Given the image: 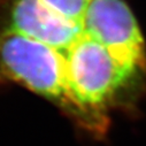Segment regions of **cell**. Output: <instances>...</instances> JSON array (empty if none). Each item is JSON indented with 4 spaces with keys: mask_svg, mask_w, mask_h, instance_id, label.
<instances>
[{
    "mask_svg": "<svg viewBox=\"0 0 146 146\" xmlns=\"http://www.w3.org/2000/svg\"><path fill=\"white\" fill-rule=\"evenodd\" d=\"M85 21L90 31L131 74L146 76V45L125 0H91Z\"/></svg>",
    "mask_w": 146,
    "mask_h": 146,
    "instance_id": "cell-1",
    "label": "cell"
}]
</instances>
